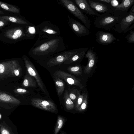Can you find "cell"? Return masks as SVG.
Masks as SVG:
<instances>
[{"mask_svg":"<svg viewBox=\"0 0 134 134\" xmlns=\"http://www.w3.org/2000/svg\"><path fill=\"white\" fill-rule=\"evenodd\" d=\"M65 119L60 116H58L56 125L55 127L54 134H57L61 129L65 122Z\"/></svg>","mask_w":134,"mask_h":134,"instance_id":"cell-26","label":"cell"},{"mask_svg":"<svg viewBox=\"0 0 134 134\" xmlns=\"http://www.w3.org/2000/svg\"><path fill=\"white\" fill-rule=\"evenodd\" d=\"M54 76L64 80L68 84L79 87L83 89L84 86L81 82V80L74 76L64 71L61 70L56 71L54 73Z\"/></svg>","mask_w":134,"mask_h":134,"instance_id":"cell-12","label":"cell"},{"mask_svg":"<svg viewBox=\"0 0 134 134\" xmlns=\"http://www.w3.org/2000/svg\"><path fill=\"white\" fill-rule=\"evenodd\" d=\"M0 18L6 20L8 21L24 25H34L21 18L16 17H13L8 16H0Z\"/></svg>","mask_w":134,"mask_h":134,"instance_id":"cell-19","label":"cell"},{"mask_svg":"<svg viewBox=\"0 0 134 134\" xmlns=\"http://www.w3.org/2000/svg\"><path fill=\"white\" fill-rule=\"evenodd\" d=\"M0 4L1 8L7 11L17 13H20L19 9L14 6L1 1H0Z\"/></svg>","mask_w":134,"mask_h":134,"instance_id":"cell-24","label":"cell"},{"mask_svg":"<svg viewBox=\"0 0 134 134\" xmlns=\"http://www.w3.org/2000/svg\"><path fill=\"white\" fill-rule=\"evenodd\" d=\"M96 42L103 45H107L113 43L116 40V38L113 34L100 30L97 31L96 34Z\"/></svg>","mask_w":134,"mask_h":134,"instance_id":"cell-13","label":"cell"},{"mask_svg":"<svg viewBox=\"0 0 134 134\" xmlns=\"http://www.w3.org/2000/svg\"><path fill=\"white\" fill-rule=\"evenodd\" d=\"M134 3V0H123L119 4L115 6L110 5V13L121 19L128 14V10Z\"/></svg>","mask_w":134,"mask_h":134,"instance_id":"cell-8","label":"cell"},{"mask_svg":"<svg viewBox=\"0 0 134 134\" xmlns=\"http://www.w3.org/2000/svg\"><path fill=\"white\" fill-rule=\"evenodd\" d=\"M0 103L4 104V108L10 109L19 105L21 102L15 97L0 91Z\"/></svg>","mask_w":134,"mask_h":134,"instance_id":"cell-14","label":"cell"},{"mask_svg":"<svg viewBox=\"0 0 134 134\" xmlns=\"http://www.w3.org/2000/svg\"><path fill=\"white\" fill-rule=\"evenodd\" d=\"M64 99L66 109L68 110H70L73 109L75 105L69 97V92L67 90H65V91Z\"/></svg>","mask_w":134,"mask_h":134,"instance_id":"cell-22","label":"cell"},{"mask_svg":"<svg viewBox=\"0 0 134 134\" xmlns=\"http://www.w3.org/2000/svg\"><path fill=\"white\" fill-rule=\"evenodd\" d=\"M81 9L89 15H98L99 14L94 11L90 7L86 0H73L72 1Z\"/></svg>","mask_w":134,"mask_h":134,"instance_id":"cell-16","label":"cell"},{"mask_svg":"<svg viewBox=\"0 0 134 134\" xmlns=\"http://www.w3.org/2000/svg\"><path fill=\"white\" fill-rule=\"evenodd\" d=\"M8 21L5 20L0 18V28H2L7 25Z\"/></svg>","mask_w":134,"mask_h":134,"instance_id":"cell-32","label":"cell"},{"mask_svg":"<svg viewBox=\"0 0 134 134\" xmlns=\"http://www.w3.org/2000/svg\"><path fill=\"white\" fill-rule=\"evenodd\" d=\"M85 48H79L62 52L50 58L47 62V65L49 66L52 67L63 64L67 59L83 50Z\"/></svg>","mask_w":134,"mask_h":134,"instance_id":"cell-7","label":"cell"},{"mask_svg":"<svg viewBox=\"0 0 134 134\" xmlns=\"http://www.w3.org/2000/svg\"><path fill=\"white\" fill-rule=\"evenodd\" d=\"M85 57L88 58V63L85 67L84 71L85 74H88L91 72L95 64L96 57L93 49L91 48L88 50Z\"/></svg>","mask_w":134,"mask_h":134,"instance_id":"cell-15","label":"cell"},{"mask_svg":"<svg viewBox=\"0 0 134 134\" xmlns=\"http://www.w3.org/2000/svg\"><path fill=\"white\" fill-rule=\"evenodd\" d=\"M67 21L71 29L78 37L88 36L89 35V29L84 25L69 15L67 17Z\"/></svg>","mask_w":134,"mask_h":134,"instance_id":"cell-9","label":"cell"},{"mask_svg":"<svg viewBox=\"0 0 134 134\" xmlns=\"http://www.w3.org/2000/svg\"><path fill=\"white\" fill-rule=\"evenodd\" d=\"M36 84L37 82L34 78L29 74L26 73L24 78L23 85L26 87H35Z\"/></svg>","mask_w":134,"mask_h":134,"instance_id":"cell-21","label":"cell"},{"mask_svg":"<svg viewBox=\"0 0 134 134\" xmlns=\"http://www.w3.org/2000/svg\"><path fill=\"white\" fill-rule=\"evenodd\" d=\"M100 1L106 3H111L112 0H99Z\"/></svg>","mask_w":134,"mask_h":134,"instance_id":"cell-33","label":"cell"},{"mask_svg":"<svg viewBox=\"0 0 134 134\" xmlns=\"http://www.w3.org/2000/svg\"><path fill=\"white\" fill-rule=\"evenodd\" d=\"M54 80L57 94L60 96L64 90L65 83L63 80L59 78L54 76Z\"/></svg>","mask_w":134,"mask_h":134,"instance_id":"cell-20","label":"cell"},{"mask_svg":"<svg viewBox=\"0 0 134 134\" xmlns=\"http://www.w3.org/2000/svg\"><path fill=\"white\" fill-rule=\"evenodd\" d=\"M0 7H1V5H0Z\"/></svg>","mask_w":134,"mask_h":134,"instance_id":"cell-37","label":"cell"},{"mask_svg":"<svg viewBox=\"0 0 134 134\" xmlns=\"http://www.w3.org/2000/svg\"><path fill=\"white\" fill-rule=\"evenodd\" d=\"M2 118V116L1 113H0V120H1Z\"/></svg>","mask_w":134,"mask_h":134,"instance_id":"cell-35","label":"cell"},{"mask_svg":"<svg viewBox=\"0 0 134 134\" xmlns=\"http://www.w3.org/2000/svg\"><path fill=\"white\" fill-rule=\"evenodd\" d=\"M57 1L60 5L81 21L87 28L90 29L91 24L90 19L80 10L72 1L70 0H58Z\"/></svg>","mask_w":134,"mask_h":134,"instance_id":"cell-4","label":"cell"},{"mask_svg":"<svg viewBox=\"0 0 134 134\" xmlns=\"http://www.w3.org/2000/svg\"><path fill=\"white\" fill-rule=\"evenodd\" d=\"M38 39L47 38L60 36L61 32L59 28L49 20L43 21L36 25Z\"/></svg>","mask_w":134,"mask_h":134,"instance_id":"cell-3","label":"cell"},{"mask_svg":"<svg viewBox=\"0 0 134 134\" xmlns=\"http://www.w3.org/2000/svg\"><path fill=\"white\" fill-rule=\"evenodd\" d=\"M0 134H15L12 129L4 121L0 122Z\"/></svg>","mask_w":134,"mask_h":134,"instance_id":"cell-23","label":"cell"},{"mask_svg":"<svg viewBox=\"0 0 134 134\" xmlns=\"http://www.w3.org/2000/svg\"><path fill=\"white\" fill-rule=\"evenodd\" d=\"M88 95L87 93H85L83 100L80 106L76 109L79 111H83L86 109L88 105Z\"/></svg>","mask_w":134,"mask_h":134,"instance_id":"cell-27","label":"cell"},{"mask_svg":"<svg viewBox=\"0 0 134 134\" xmlns=\"http://www.w3.org/2000/svg\"><path fill=\"white\" fill-rule=\"evenodd\" d=\"M66 49L61 36L37 39L29 52L34 57L43 58L60 52Z\"/></svg>","mask_w":134,"mask_h":134,"instance_id":"cell-1","label":"cell"},{"mask_svg":"<svg viewBox=\"0 0 134 134\" xmlns=\"http://www.w3.org/2000/svg\"><path fill=\"white\" fill-rule=\"evenodd\" d=\"M31 104L34 106L40 109L52 112H56L57 109L54 103L50 100H45L35 98L31 100Z\"/></svg>","mask_w":134,"mask_h":134,"instance_id":"cell-10","label":"cell"},{"mask_svg":"<svg viewBox=\"0 0 134 134\" xmlns=\"http://www.w3.org/2000/svg\"><path fill=\"white\" fill-rule=\"evenodd\" d=\"M15 92L19 94H24L25 93L29 92L28 91L22 88H18L16 89Z\"/></svg>","mask_w":134,"mask_h":134,"instance_id":"cell-31","label":"cell"},{"mask_svg":"<svg viewBox=\"0 0 134 134\" xmlns=\"http://www.w3.org/2000/svg\"><path fill=\"white\" fill-rule=\"evenodd\" d=\"M127 42L129 43H133L134 42V31L131 30L130 32L126 37Z\"/></svg>","mask_w":134,"mask_h":134,"instance_id":"cell-29","label":"cell"},{"mask_svg":"<svg viewBox=\"0 0 134 134\" xmlns=\"http://www.w3.org/2000/svg\"><path fill=\"white\" fill-rule=\"evenodd\" d=\"M4 13L3 12L0 10V14H3Z\"/></svg>","mask_w":134,"mask_h":134,"instance_id":"cell-34","label":"cell"},{"mask_svg":"<svg viewBox=\"0 0 134 134\" xmlns=\"http://www.w3.org/2000/svg\"><path fill=\"white\" fill-rule=\"evenodd\" d=\"M85 94V93H83L82 94H80L75 101V108L76 109L80 106L82 103Z\"/></svg>","mask_w":134,"mask_h":134,"instance_id":"cell-30","label":"cell"},{"mask_svg":"<svg viewBox=\"0 0 134 134\" xmlns=\"http://www.w3.org/2000/svg\"><path fill=\"white\" fill-rule=\"evenodd\" d=\"M121 19L110 12H106L96 16L94 25L96 27L110 31L113 29Z\"/></svg>","mask_w":134,"mask_h":134,"instance_id":"cell-2","label":"cell"},{"mask_svg":"<svg viewBox=\"0 0 134 134\" xmlns=\"http://www.w3.org/2000/svg\"><path fill=\"white\" fill-rule=\"evenodd\" d=\"M134 28V12L130 10L128 14L121 19L113 29L115 32L121 34L130 31Z\"/></svg>","mask_w":134,"mask_h":134,"instance_id":"cell-6","label":"cell"},{"mask_svg":"<svg viewBox=\"0 0 134 134\" xmlns=\"http://www.w3.org/2000/svg\"><path fill=\"white\" fill-rule=\"evenodd\" d=\"M21 71L20 66L16 60H10L0 63V78L18 76Z\"/></svg>","mask_w":134,"mask_h":134,"instance_id":"cell-5","label":"cell"},{"mask_svg":"<svg viewBox=\"0 0 134 134\" xmlns=\"http://www.w3.org/2000/svg\"><path fill=\"white\" fill-rule=\"evenodd\" d=\"M24 60L29 74L35 78L41 89L43 92H45L44 85L35 66L27 57H25Z\"/></svg>","mask_w":134,"mask_h":134,"instance_id":"cell-11","label":"cell"},{"mask_svg":"<svg viewBox=\"0 0 134 134\" xmlns=\"http://www.w3.org/2000/svg\"><path fill=\"white\" fill-rule=\"evenodd\" d=\"M87 2L92 8L94 9L99 13H103L110 12V6L109 4L106 5L91 0L88 1Z\"/></svg>","mask_w":134,"mask_h":134,"instance_id":"cell-17","label":"cell"},{"mask_svg":"<svg viewBox=\"0 0 134 134\" xmlns=\"http://www.w3.org/2000/svg\"><path fill=\"white\" fill-rule=\"evenodd\" d=\"M67 70L70 72L77 76L81 75L82 73V68L80 66H69Z\"/></svg>","mask_w":134,"mask_h":134,"instance_id":"cell-25","label":"cell"},{"mask_svg":"<svg viewBox=\"0 0 134 134\" xmlns=\"http://www.w3.org/2000/svg\"><path fill=\"white\" fill-rule=\"evenodd\" d=\"M80 94V91L77 89H72L70 92L69 93V97L73 103L75 102Z\"/></svg>","mask_w":134,"mask_h":134,"instance_id":"cell-28","label":"cell"},{"mask_svg":"<svg viewBox=\"0 0 134 134\" xmlns=\"http://www.w3.org/2000/svg\"><path fill=\"white\" fill-rule=\"evenodd\" d=\"M61 134H64L63 133H62Z\"/></svg>","mask_w":134,"mask_h":134,"instance_id":"cell-36","label":"cell"},{"mask_svg":"<svg viewBox=\"0 0 134 134\" xmlns=\"http://www.w3.org/2000/svg\"><path fill=\"white\" fill-rule=\"evenodd\" d=\"M88 48L87 47L85 48L83 50L78 52L67 59L63 64H69L82 59Z\"/></svg>","mask_w":134,"mask_h":134,"instance_id":"cell-18","label":"cell"}]
</instances>
